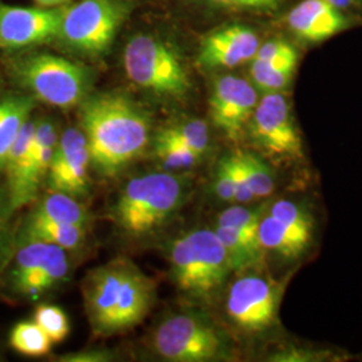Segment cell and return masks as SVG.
<instances>
[{
  "mask_svg": "<svg viewBox=\"0 0 362 362\" xmlns=\"http://www.w3.org/2000/svg\"><path fill=\"white\" fill-rule=\"evenodd\" d=\"M78 116L91 165L101 176L115 177L140 157L151 140V118L122 93L89 94Z\"/></svg>",
  "mask_w": 362,
  "mask_h": 362,
  "instance_id": "cell-1",
  "label": "cell"
},
{
  "mask_svg": "<svg viewBox=\"0 0 362 362\" xmlns=\"http://www.w3.org/2000/svg\"><path fill=\"white\" fill-rule=\"evenodd\" d=\"M82 294L93 332L112 336L143 322L155 302V281L128 259H117L90 270Z\"/></svg>",
  "mask_w": 362,
  "mask_h": 362,
  "instance_id": "cell-2",
  "label": "cell"
},
{
  "mask_svg": "<svg viewBox=\"0 0 362 362\" xmlns=\"http://www.w3.org/2000/svg\"><path fill=\"white\" fill-rule=\"evenodd\" d=\"M8 69L31 97L55 107H76L90 94V69L59 55L25 52L11 58Z\"/></svg>",
  "mask_w": 362,
  "mask_h": 362,
  "instance_id": "cell-3",
  "label": "cell"
},
{
  "mask_svg": "<svg viewBox=\"0 0 362 362\" xmlns=\"http://www.w3.org/2000/svg\"><path fill=\"white\" fill-rule=\"evenodd\" d=\"M173 282L182 294L211 302L233 272L226 248L214 230H196L177 238L169 254Z\"/></svg>",
  "mask_w": 362,
  "mask_h": 362,
  "instance_id": "cell-4",
  "label": "cell"
},
{
  "mask_svg": "<svg viewBox=\"0 0 362 362\" xmlns=\"http://www.w3.org/2000/svg\"><path fill=\"white\" fill-rule=\"evenodd\" d=\"M185 191L184 179L165 172L134 177L118 196L115 207L117 224L130 235L152 233L182 206Z\"/></svg>",
  "mask_w": 362,
  "mask_h": 362,
  "instance_id": "cell-5",
  "label": "cell"
},
{
  "mask_svg": "<svg viewBox=\"0 0 362 362\" xmlns=\"http://www.w3.org/2000/svg\"><path fill=\"white\" fill-rule=\"evenodd\" d=\"M133 6V0H79L65 7L57 40L81 55L103 57L110 50Z\"/></svg>",
  "mask_w": 362,
  "mask_h": 362,
  "instance_id": "cell-6",
  "label": "cell"
},
{
  "mask_svg": "<svg viewBox=\"0 0 362 362\" xmlns=\"http://www.w3.org/2000/svg\"><path fill=\"white\" fill-rule=\"evenodd\" d=\"M124 69L137 88L158 97L179 100L191 89L179 54L163 39L151 34H137L128 40Z\"/></svg>",
  "mask_w": 362,
  "mask_h": 362,
  "instance_id": "cell-7",
  "label": "cell"
},
{
  "mask_svg": "<svg viewBox=\"0 0 362 362\" xmlns=\"http://www.w3.org/2000/svg\"><path fill=\"white\" fill-rule=\"evenodd\" d=\"M247 136L259 155L276 164H291L303 158V140L291 104L285 93H266L259 98L250 119Z\"/></svg>",
  "mask_w": 362,
  "mask_h": 362,
  "instance_id": "cell-8",
  "label": "cell"
},
{
  "mask_svg": "<svg viewBox=\"0 0 362 362\" xmlns=\"http://www.w3.org/2000/svg\"><path fill=\"white\" fill-rule=\"evenodd\" d=\"M153 348L164 360L206 362L228 354V342L214 324L194 314L169 317L156 329Z\"/></svg>",
  "mask_w": 362,
  "mask_h": 362,
  "instance_id": "cell-9",
  "label": "cell"
},
{
  "mask_svg": "<svg viewBox=\"0 0 362 362\" xmlns=\"http://www.w3.org/2000/svg\"><path fill=\"white\" fill-rule=\"evenodd\" d=\"M284 287L270 276L246 274L230 286L226 311L246 333H262L278 325Z\"/></svg>",
  "mask_w": 362,
  "mask_h": 362,
  "instance_id": "cell-10",
  "label": "cell"
},
{
  "mask_svg": "<svg viewBox=\"0 0 362 362\" xmlns=\"http://www.w3.org/2000/svg\"><path fill=\"white\" fill-rule=\"evenodd\" d=\"M65 7H21L0 1V49L26 50L55 40Z\"/></svg>",
  "mask_w": 362,
  "mask_h": 362,
  "instance_id": "cell-11",
  "label": "cell"
},
{
  "mask_svg": "<svg viewBox=\"0 0 362 362\" xmlns=\"http://www.w3.org/2000/svg\"><path fill=\"white\" fill-rule=\"evenodd\" d=\"M259 91L250 79L226 74L215 79L209 95V116L214 125L231 141L247 134L258 105Z\"/></svg>",
  "mask_w": 362,
  "mask_h": 362,
  "instance_id": "cell-12",
  "label": "cell"
},
{
  "mask_svg": "<svg viewBox=\"0 0 362 362\" xmlns=\"http://www.w3.org/2000/svg\"><path fill=\"white\" fill-rule=\"evenodd\" d=\"M69 272L65 250L43 242H27L19 250L13 264L15 290L27 297L42 293L62 282Z\"/></svg>",
  "mask_w": 362,
  "mask_h": 362,
  "instance_id": "cell-13",
  "label": "cell"
},
{
  "mask_svg": "<svg viewBox=\"0 0 362 362\" xmlns=\"http://www.w3.org/2000/svg\"><path fill=\"white\" fill-rule=\"evenodd\" d=\"M90 153L83 132L69 128L59 137L47 180L52 192L83 194L89 188Z\"/></svg>",
  "mask_w": 362,
  "mask_h": 362,
  "instance_id": "cell-14",
  "label": "cell"
},
{
  "mask_svg": "<svg viewBox=\"0 0 362 362\" xmlns=\"http://www.w3.org/2000/svg\"><path fill=\"white\" fill-rule=\"evenodd\" d=\"M259 46L260 39L255 30L243 25L221 27L202 40L197 65L206 70L233 69L251 62Z\"/></svg>",
  "mask_w": 362,
  "mask_h": 362,
  "instance_id": "cell-15",
  "label": "cell"
},
{
  "mask_svg": "<svg viewBox=\"0 0 362 362\" xmlns=\"http://www.w3.org/2000/svg\"><path fill=\"white\" fill-rule=\"evenodd\" d=\"M345 11L326 0H300L286 16L290 33L300 42L318 45L350 27Z\"/></svg>",
  "mask_w": 362,
  "mask_h": 362,
  "instance_id": "cell-16",
  "label": "cell"
},
{
  "mask_svg": "<svg viewBox=\"0 0 362 362\" xmlns=\"http://www.w3.org/2000/svg\"><path fill=\"white\" fill-rule=\"evenodd\" d=\"M35 121L28 119L13 144L6 160L8 208L11 211L25 207L38 194L39 185L33 172V139Z\"/></svg>",
  "mask_w": 362,
  "mask_h": 362,
  "instance_id": "cell-17",
  "label": "cell"
},
{
  "mask_svg": "<svg viewBox=\"0 0 362 362\" xmlns=\"http://www.w3.org/2000/svg\"><path fill=\"white\" fill-rule=\"evenodd\" d=\"M258 238L266 252L287 263L299 260L311 246L269 212L259 223Z\"/></svg>",
  "mask_w": 362,
  "mask_h": 362,
  "instance_id": "cell-18",
  "label": "cell"
},
{
  "mask_svg": "<svg viewBox=\"0 0 362 362\" xmlns=\"http://www.w3.org/2000/svg\"><path fill=\"white\" fill-rule=\"evenodd\" d=\"M34 106L35 98L31 95L11 94L0 100V170L4 169L8 153Z\"/></svg>",
  "mask_w": 362,
  "mask_h": 362,
  "instance_id": "cell-19",
  "label": "cell"
},
{
  "mask_svg": "<svg viewBox=\"0 0 362 362\" xmlns=\"http://www.w3.org/2000/svg\"><path fill=\"white\" fill-rule=\"evenodd\" d=\"M226 248L233 272L255 270L263 264L266 251L259 242L258 233H248L228 227L214 230Z\"/></svg>",
  "mask_w": 362,
  "mask_h": 362,
  "instance_id": "cell-20",
  "label": "cell"
},
{
  "mask_svg": "<svg viewBox=\"0 0 362 362\" xmlns=\"http://www.w3.org/2000/svg\"><path fill=\"white\" fill-rule=\"evenodd\" d=\"M85 230L86 227L76 224L30 218L25 230V239L26 243L43 242L70 251L77 248L85 240Z\"/></svg>",
  "mask_w": 362,
  "mask_h": 362,
  "instance_id": "cell-21",
  "label": "cell"
},
{
  "mask_svg": "<svg viewBox=\"0 0 362 362\" xmlns=\"http://www.w3.org/2000/svg\"><path fill=\"white\" fill-rule=\"evenodd\" d=\"M31 218L86 227L89 221V214L83 206L74 200L73 196L52 191V194L42 200Z\"/></svg>",
  "mask_w": 362,
  "mask_h": 362,
  "instance_id": "cell-22",
  "label": "cell"
},
{
  "mask_svg": "<svg viewBox=\"0 0 362 362\" xmlns=\"http://www.w3.org/2000/svg\"><path fill=\"white\" fill-rule=\"evenodd\" d=\"M298 64L263 62L252 59L248 69L250 81L262 94L284 91L296 76Z\"/></svg>",
  "mask_w": 362,
  "mask_h": 362,
  "instance_id": "cell-23",
  "label": "cell"
},
{
  "mask_svg": "<svg viewBox=\"0 0 362 362\" xmlns=\"http://www.w3.org/2000/svg\"><path fill=\"white\" fill-rule=\"evenodd\" d=\"M269 214L281 220L288 230L311 245L315 231V220L309 208L288 199H281L269 206Z\"/></svg>",
  "mask_w": 362,
  "mask_h": 362,
  "instance_id": "cell-24",
  "label": "cell"
},
{
  "mask_svg": "<svg viewBox=\"0 0 362 362\" xmlns=\"http://www.w3.org/2000/svg\"><path fill=\"white\" fill-rule=\"evenodd\" d=\"M236 155L242 163L250 189L255 199L272 196L275 189V172L264 157L248 151H236Z\"/></svg>",
  "mask_w": 362,
  "mask_h": 362,
  "instance_id": "cell-25",
  "label": "cell"
},
{
  "mask_svg": "<svg viewBox=\"0 0 362 362\" xmlns=\"http://www.w3.org/2000/svg\"><path fill=\"white\" fill-rule=\"evenodd\" d=\"M13 350L27 357H42L52 350V341L35 321H23L13 326L10 334Z\"/></svg>",
  "mask_w": 362,
  "mask_h": 362,
  "instance_id": "cell-26",
  "label": "cell"
},
{
  "mask_svg": "<svg viewBox=\"0 0 362 362\" xmlns=\"http://www.w3.org/2000/svg\"><path fill=\"white\" fill-rule=\"evenodd\" d=\"M161 130L165 132L170 137H173L175 140L184 144L200 158L206 155L209 149V129L203 119L187 118Z\"/></svg>",
  "mask_w": 362,
  "mask_h": 362,
  "instance_id": "cell-27",
  "label": "cell"
},
{
  "mask_svg": "<svg viewBox=\"0 0 362 362\" xmlns=\"http://www.w3.org/2000/svg\"><path fill=\"white\" fill-rule=\"evenodd\" d=\"M156 155L163 165L170 170L192 168L200 161V157L189 148L163 130L156 137Z\"/></svg>",
  "mask_w": 362,
  "mask_h": 362,
  "instance_id": "cell-28",
  "label": "cell"
},
{
  "mask_svg": "<svg viewBox=\"0 0 362 362\" xmlns=\"http://www.w3.org/2000/svg\"><path fill=\"white\" fill-rule=\"evenodd\" d=\"M270 203L259 204L258 207L233 206L224 209L218 219L216 227H228L243 233H258L259 223L266 215Z\"/></svg>",
  "mask_w": 362,
  "mask_h": 362,
  "instance_id": "cell-29",
  "label": "cell"
},
{
  "mask_svg": "<svg viewBox=\"0 0 362 362\" xmlns=\"http://www.w3.org/2000/svg\"><path fill=\"white\" fill-rule=\"evenodd\" d=\"M34 321L50 337L52 344L62 342L70 332L65 311L54 305H40L34 313Z\"/></svg>",
  "mask_w": 362,
  "mask_h": 362,
  "instance_id": "cell-30",
  "label": "cell"
},
{
  "mask_svg": "<svg viewBox=\"0 0 362 362\" xmlns=\"http://www.w3.org/2000/svg\"><path fill=\"white\" fill-rule=\"evenodd\" d=\"M208 8L233 13H270L278 10L286 0H199Z\"/></svg>",
  "mask_w": 362,
  "mask_h": 362,
  "instance_id": "cell-31",
  "label": "cell"
},
{
  "mask_svg": "<svg viewBox=\"0 0 362 362\" xmlns=\"http://www.w3.org/2000/svg\"><path fill=\"white\" fill-rule=\"evenodd\" d=\"M254 59L264 62H299V52L294 45L285 39H270L260 43Z\"/></svg>",
  "mask_w": 362,
  "mask_h": 362,
  "instance_id": "cell-32",
  "label": "cell"
},
{
  "mask_svg": "<svg viewBox=\"0 0 362 362\" xmlns=\"http://www.w3.org/2000/svg\"><path fill=\"white\" fill-rule=\"evenodd\" d=\"M214 192L221 202L235 203V182L231 155L223 156L216 165L214 176Z\"/></svg>",
  "mask_w": 362,
  "mask_h": 362,
  "instance_id": "cell-33",
  "label": "cell"
},
{
  "mask_svg": "<svg viewBox=\"0 0 362 362\" xmlns=\"http://www.w3.org/2000/svg\"><path fill=\"white\" fill-rule=\"evenodd\" d=\"M231 164H233V182H235V203L247 204L255 200V196L251 192L246 173L242 167V163L236 152L231 153Z\"/></svg>",
  "mask_w": 362,
  "mask_h": 362,
  "instance_id": "cell-34",
  "label": "cell"
},
{
  "mask_svg": "<svg viewBox=\"0 0 362 362\" xmlns=\"http://www.w3.org/2000/svg\"><path fill=\"white\" fill-rule=\"evenodd\" d=\"M67 358H61L62 361L71 362H98L107 361L110 360V356L106 354L105 351H83V353H77V354H69L66 356Z\"/></svg>",
  "mask_w": 362,
  "mask_h": 362,
  "instance_id": "cell-35",
  "label": "cell"
},
{
  "mask_svg": "<svg viewBox=\"0 0 362 362\" xmlns=\"http://www.w3.org/2000/svg\"><path fill=\"white\" fill-rule=\"evenodd\" d=\"M326 1L345 13L362 7V0H326Z\"/></svg>",
  "mask_w": 362,
  "mask_h": 362,
  "instance_id": "cell-36",
  "label": "cell"
},
{
  "mask_svg": "<svg viewBox=\"0 0 362 362\" xmlns=\"http://www.w3.org/2000/svg\"><path fill=\"white\" fill-rule=\"evenodd\" d=\"M70 0H35L40 7H64Z\"/></svg>",
  "mask_w": 362,
  "mask_h": 362,
  "instance_id": "cell-37",
  "label": "cell"
},
{
  "mask_svg": "<svg viewBox=\"0 0 362 362\" xmlns=\"http://www.w3.org/2000/svg\"><path fill=\"white\" fill-rule=\"evenodd\" d=\"M4 224H6V206H4V199L0 194V242L4 233Z\"/></svg>",
  "mask_w": 362,
  "mask_h": 362,
  "instance_id": "cell-38",
  "label": "cell"
}]
</instances>
